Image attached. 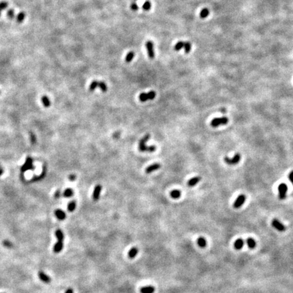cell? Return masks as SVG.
Listing matches in <instances>:
<instances>
[{"instance_id": "cell-1", "label": "cell", "mask_w": 293, "mask_h": 293, "mask_svg": "<svg viewBox=\"0 0 293 293\" xmlns=\"http://www.w3.org/2000/svg\"><path fill=\"white\" fill-rule=\"evenodd\" d=\"M150 138L149 134H146L144 137L140 141L139 145H138V149L141 151H149V152H153L156 151V147L155 146H147L146 142Z\"/></svg>"}, {"instance_id": "cell-2", "label": "cell", "mask_w": 293, "mask_h": 293, "mask_svg": "<svg viewBox=\"0 0 293 293\" xmlns=\"http://www.w3.org/2000/svg\"><path fill=\"white\" fill-rule=\"evenodd\" d=\"M229 122V119L227 117H221V118H214L212 120L211 126L212 127H218V126H221V125H225Z\"/></svg>"}, {"instance_id": "cell-3", "label": "cell", "mask_w": 293, "mask_h": 293, "mask_svg": "<svg viewBox=\"0 0 293 293\" xmlns=\"http://www.w3.org/2000/svg\"><path fill=\"white\" fill-rule=\"evenodd\" d=\"M156 94L154 91H150L149 93H141L139 95V100L141 102H145L148 100H153L156 97Z\"/></svg>"}, {"instance_id": "cell-4", "label": "cell", "mask_w": 293, "mask_h": 293, "mask_svg": "<svg viewBox=\"0 0 293 293\" xmlns=\"http://www.w3.org/2000/svg\"><path fill=\"white\" fill-rule=\"evenodd\" d=\"M241 159V156L239 153H236L232 158H229L228 157H225L224 160L227 164L229 165H235L239 163Z\"/></svg>"}, {"instance_id": "cell-5", "label": "cell", "mask_w": 293, "mask_h": 293, "mask_svg": "<svg viewBox=\"0 0 293 293\" xmlns=\"http://www.w3.org/2000/svg\"><path fill=\"white\" fill-rule=\"evenodd\" d=\"M33 168H34V166H33V159L31 157H28L26 159L25 163L22 166L20 170H21L22 172H25L26 171H27V170H32V169H33Z\"/></svg>"}, {"instance_id": "cell-6", "label": "cell", "mask_w": 293, "mask_h": 293, "mask_svg": "<svg viewBox=\"0 0 293 293\" xmlns=\"http://www.w3.org/2000/svg\"><path fill=\"white\" fill-rule=\"evenodd\" d=\"M288 191V187L286 183H281L278 186L279 198L281 200H284L286 197V193Z\"/></svg>"}, {"instance_id": "cell-7", "label": "cell", "mask_w": 293, "mask_h": 293, "mask_svg": "<svg viewBox=\"0 0 293 293\" xmlns=\"http://www.w3.org/2000/svg\"><path fill=\"white\" fill-rule=\"evenodd\" d=\"M145 46L147 50L148 56L150 58H153L155 56V52H154L153 42L151 41H147L145 43Z\"/></svg>"}, {"instance_id": "cell-8", "label": "cell", "mask_w": 293, "mask_h": 293, "mask_svg": "<svg viewBox=\"0 0 293 293\" xmlns=\"http://www.w3.org/2000/svg\"><path fill=\"white\" fill-rule=\"evenodd\" d=\"M245 201H246V196L244 194H241L237 197V198L235 201L234 204H233V207L235 208H240L244 204Z\"/></svg>"}, {"instance_id": "cell-9", "label": "cell", "mask_w": 293, "mask_h": 293, "mask_svg": "<svg viewBox=\"0 0 293 293\" xmlns=\"http://www.w3.org/2000/svg\"><path fill=\"white\" fill-rule=\"evenodd\" d=\"M272 226L274 227L275 229L278 230L279 231H284L286 230V227L282 224L280 221L278 219H274L271 221Z\"/></svg>"}, {"instance_id": "cell-10", "label": "cell", "mask_w": 293, "mask_h": 293, "mask_svg": "<svg viewBox=\"0 0 293 293\" xmlns=\"http://www.w3.org/2000/svg\"><path fill=\"white\" fill-rule=\"evenodd\" d=\"M101 190H102V187L100 185H97V186L95 187L94 190L93 194H92V198H93V200H94V201H97V200H98V199H99V198H100V192H101Z\"/></svg>"}, {"instance_id": "cell-11", "label": "cell", "mask_w": 293, "mask_h": 293, "mask_svg": "<svg viewBox=\"0 0 293 293\" xmlns=\"http://www.w3.org/2000/svg\"><path fill=\"white\" fill-rule=\"evenodd\" d=\"M160 167H161L160 164H158V163H156V164H152V165L148 166V167L146 168L145 172L147 174L151 173V172H153V171H155V170H158V169H159L160 168Z\"/></svg>"}, {"instance_id": "cell-12", "label": "cell", "mask_w": 293, "mask_h": 293, "mask_svg": "<svg viewBox=\"0 0 293 293\" xmlns=\"http://www.w3.org/2000/svg\"><path fill=\"white\" fill-rule=\"evenodd\" d=\"M54 214L56 215V216L57 217V219L60 221H62V220L65 219L66 218V214L63 210L60 209H58L55 210Z\"/></svg>"}, {"instance_id": "cell-13", "label": "cell", "mask_w": 293, "mask_h": 293, "mask_svg": "<svg viewBox=\"0 0 293 293\" xmlns=\"http://www.w3.org/2000/svg\"><path fill=\"white\" fill-rule=\"evenodd\" d=\"M39 278H40V280H41L42 282H45V283L48 284V283H50V282H51L50 278V277L48 276L47 275H46V274H44V272L39 271Z\"/></svg>"}, {"instance_id": "cell-14", "label": "cell", "mask_w": 293, "mask_h": 293, "mask_svg": "<svg viewBox=\"0 0 293 293\" xmlns=\"http://www.w3.org/2000/svg\"><path fill=\"white\" fill-rule=\"evenodd\" d=\"M62 248H63V242L58 241L57 242L54 244V248H53V251L55 253H58L62 251Z\"/></svg>"}, {"instance_id": "cell-15", "label": "cell", "mask_w": 293, "mask_h": 293, "mask_svg": "<svg viewBox=\"0 0 293 293\" xmlns=\"http://www.w3.org/2000/svg\"><path fill=\"white\" fill-rule=\"evenodd\" d=\"M141 293H153L155 292V288L152 286H147L141 288Z\"/></svg>"}, {"instance_id": "cell-16", "label": "cell", "mask_w": 293, "mask_h": 293, "mask_svg": "<svg viewBox=\"0 0 293 293\" xmlns=\"http://www.w3.org/2000/svg\"><path fill=\"white\" fill-rule=\"evenodd\" d=\"M200 180H201V178H200V177H193V178L191 179L188 181V183H187L188 184V186H189V187H193V186H195V185H197V184L198 183Z\"/></svg>"}, {"instance_id": "cell-17", "label": "cell", "mask_w": 293, "mask_h": 293, "mask_svg": "<svg viewBox=\"0 0 293 293\" xmlns=\"http://www.w3.org/2000/svg\"><path fill=\"white\" fill-rule=\"evenodd\" d=\"M138 250L136 247H133L128 252V257L130 259H134V257H136L138 254Z\"/></svg>"}, {"instance_id": "cell-18", "label": "cell", "mask_w": 293, "mask_h": 293, "mask_svg": "<svg viewBox=\"0 0 293 293\" xmlns=\"http://www.w3.org/2000/svg\"><path fill=\"white\" fill-rule=\"evenodd\" d=\"M244 244V241L242 239L239 238V239H237V240L235 242L234 247L235 248L237 249V250H239V249H241L243 247Z\"/></svg>"}, {"instance_id": "cell-19", "label": "cell", "mask_w": 293, "mask_h": 293, "mask_svg": "<svg viewBox=\"0 0 293 293\" xmlns=\"http://www.w3.org/2000/svg\"><path fill=\"white\" fill-rule=\"evenodd\" d=\"M246 243H247L248 246L251 249H253L254 248H255L256 245H257L256 241L253 238H251V237L248 238L247 240H246Z\"/></svg>"}, {"instance_id": "cell-20", "label": "cell", "mask_w": 293, "mask_h": 293, "mask_svg": "<svg viewBox=\"0 0 293 293\" xmlns=\"http://www.w3.org/2000/svg\"><path fill=\"white\" fill-rule=\"evenodd\" d=\"M41 101H42L43 105L45 107H49L50 106V100L47 96H43L42 98H41Z\"/></svg>"}, {"instance_id": "cell-21", "label": "cell", "mask_w": 293, "mask_h": 293, "mask_svg": "<svg viewBox=\"0 0 293 293\" xmlns=\"http://www.w3.org/2000/svg\"><path fill=\"white\" fill-rule=\"evenodd\" d=\"M180 195H181V193H180V191L178 189L173 190V191H172L170 192V196L172 197V198L174 199L179 198L180 197Z\"/></svg>"}, {"instance_id": "cell-22", "label": "cell", "mask_w": 293, "mask_h": 293, "mask_svg": "<svg viewBox=\"0 0 293 293\" xmlns=\"http://www.w3.org/2000/svg\"><path fill=\"white\" fill-rule=\"evenodd\" d=\"M55 235H56V237H57L58 241L63 242V239H64V234H63V232L61 231V229H57V230L56 231V232H55Z\"/></svg>"}, {"instance_id": "cell-23", "label": "cell", "mask_w": 293, "mask_h": 293, "mask_svg": "<svg viewBox=\"0 0 293 293\" xmlns=\"http://www.w3.org/2000/svg\"><path fill=\"white\" fill-rule=\"evenodd\" d=\"M206 244H207V242L204 237H199L198 239V246H200V247L204 248L205 246H206Z\"/></svg>"}, {"instance_id": "cell-24", "label": "cell", "mask_w": 293, "mask_h": 293, "mask_svg": "<svg viewBox=\"0 0 293 293\" xmlns=\"http://www.w3.org/2000/svg\"><path fill=\"white\" fill-rule=\"evenodd\" d=\"M100 88L103 92H106L107 91V86L104 82H97V88Z\"/></svg>"}, {"instance_id": "cell-25", "label": "cell", "mask_w": 293, "mask_h": 293, "mask_svg": "<svg viewBox=\"0 0 293 293\" xmlns=\"http://www.w3.org/2000/svg\"><path fill=\"white\" fill-rule=\"evenodd\" d=\"M210 14L209 10L208 8H204L201 10L200 13V17L201 18H205L208 17Z\"/></svg>"}, {"instance_id": "cell-26", "label": "cell", "mask_w": 293, "mask_h": 293, "mask_svg": "<svg viewBox=\"0 0 293 293\" xmlns=\"http://www.w3.org/2000/svg\"><path fill=\"white\" fill-rule=\"evenodd\" d=\"M183 48L185 50V53H187V54L191 52V43L188 42V41H185Z\"/></svg>"}, {"instance_id": "cell-27", "label": "cell", "mask_w": 293, "mask_h": 293, "mask_svg": "<svg viewBox=\"0 0 293 293\" xmlns=\"http://www.w3.org/2000/svg\"><path fill=\"white\" fill-rule=\"evenodd\" d=\"M134 57V52H130L128 53V54L126 55V58H125V61L126 62H130L132 61L133 58Z\"/></svg>"}, {"instance_id": "cell-28", "label": "cell", "mask_w": 293, "mask_h": 293, "mask_svg": "<svg viewBox=\"0 0 293 293\" xmlns=\"http://www.w3.org/2000/svg\"><path fill=\"white\" fill-rule=\"evenodd\" d=\"M76 208V201L75 200H73L72 201H71L70 203L68 205V210L69 212H73L75 210Z\"/></svg>"}, {"instance_id": "cell-29", "label": "cell", "mask_w": 293, "mask_h": 293, "mask_svg": "<svg viewBox=\"0 0 293 293\" xmlns=\"http://www.w3.org/2000/svg\"><path fill=\"white\" fill-rule=\"evenodd\" d=\"M73 195V191L70 188L67 189L63 193V195L65 198H70V197H72Z\"/></svg>"}, {"instance_id": "cell-30", "label": "cell", "mask_w": 293, "mask_h": 293, "mask_svg": "<svg viewBox=\"0 0 293 293\" xmlns=\"http://www.w3.org/2000/svg\"><path fill=\"white\" fill-rule=\"evenodd\" d=\"M25 18V12H20V13L18 14V16H17V22H18V23H21L24 20Z\"/></svg>"}, {"instance_id": "cell-31", "label": "cell", "mask_w": 293, "mask_h": 293, "mask_svg": "<svg viewBox=\"0 0 293 293\" xmlns=\"http://www.w3.org/2000/svg\"><path fill=\"white\" fill-rule=\"evenodd\" d=\"M184 43H185V41H179V42L177 43V44L174 46V50L179 51L180 50H181L182 48H183Z\"/></svg>"}, {"instance_id": "cell-32", "label": "cell", "mask_w": 293, "mask_h": 293, "mask_svg": "<svg viewBox=\"0 0 293 293\" xmlns=\"http://www.w3.org/2000/svg\"><path fill=\"white\" fill-rule=\"evenodd\" d=\"M44 170H43V172L42 173H41V174L40 176H39V177H34L33 179H32V181H37V180H41V179H42L44 177H45V175H46V167L44 168Z\"/></svg>"}, {"instance_id": "cell-33", "label": "cell", "mask_w": 293, "mask_h": 293, "mask_svg": "<svg viewBox=\"0 0 293 293\" xmlns=\"http://www.w3.org/2000/svg\"><path fill=\"white\" fill-rule=\"evenodd\" d=\"M151 8V2H149V1L145 2L144 3H143V5H142V9H143L144 10H146V11H148V10H150Z\"/></svg>"}, {"instance_id": "cell-34", "label": "cell", "mask_w": 293, "mask_h": 293, "mask_svg": "<svg viewBox=\"0 0 293 293\" xmlns=\"http://www.w3.org/2000/svg\"><path fill=\"white\" fill-rule=\"evenodd\" d=\"M8 2H2L1 3H0V10L2 11V10L6 9L7 7H8Z\"/></svg>"}, {"instance_id": "cell-35", "label": "cell", "mask_w": 293, "mask_h": 293, "mask_svg": "<svg viewBox=\"0 0 293 293\" xmlns=\"http://www.w3.org/2000/svg\"><path fill=\"white\" fill-rule=\"evenodd\" d=\"M130 8H131L133 11H136V10H138V5L135 3V2H134V3H131V5H130Z\"/></svg>"}, {"instance_id": "cell-36", "label": "cell", "mask_w": 293, "mask_h": 293, "mask_svg": "<svg viewBox=\"0 0 293 293\" xmlns=\"http://www.w3.org/2000/svg\"><path fill=\"white\" fill-rule=\"evenodd\" d=\"M7 14H8V16L9 18H13V17H14V10H13V9H10V10H9L8 11V13H7Z\"/></svg>"}, {"instance_id": "cell-37", "label": "cell", "mask_w": 293, "mask_h": 293, "mask_svg": "<svg viewBox=\"0 0 293 293\" xmlns=\"http://www.w3.org/2000/svg\"><path fill=\"white\" fill-rule=\"evenodd\" d=\"M76 178H77V177H76V174H71V175H69V180H71V181H74V180L76 179Z\"/></svg>"}, {"instance_id": "cell-38", "label": "cell", "mask_w": 293, "mask_h": 293, "mask_svg": "<svg viewBox=\"0 0 293 293\" xmlns=\"http://www.w3.org/2000/svg\"><path fill=\"white\" fill-rule=\"evenodd\" d=\"M60 196H61V191L60 190H57L55 192V193H54V198L56 199H58L60 198Z\"/></svg>"}, {"instance_id": "cell-39", "label": "cell", "mask_w": 293, "mask_h": 293, "mask_svg": "<svg viewBox=\"0 0 293 293\" xmlns=\"http://www.w3.org/2000/svg\"><path fill=\"white\" fill-rule=\"evenodd\" d=\"M31 141L33 144H35L36 142V138L33 134H31Z\"/></svg>"}, {"instance_id": "cell-40", "label": "cell", "mask_w": 293, "mask_h": 293, "mask_svg": "<svg viewBox=\"0 0 293 293\" xmlns=\"http://www.w3.org/2000/svg\"><path fill=\"white\" fill-rule=\"evenodd\" d=\"M288 178H289V180H290V181L291 182L293 185V171L290 172L289 175H288Z\"/></svg>"}, {"instance_id": "cell-41", "label": "cell", "mask_w": 293, "mask_h": 293, "mask_svg": "<svg viewBox=\"0 0 293 293\" xmlns=\"http://www.w3.org/2000/svg\"><path fill=\"white\" fill-rule=\"evenodd\" d=\"M3 245L5 246H7V247H11L12 246V244L10 242H8V241H4L3 242Z\"/></svg>"}, {"instance_id": "cell-42", "label": "cell", "mask_w": 293, "mask_h": 293, "mask_svg": "<svg viewBox=\"0 0 293 293\" xmlns=\"http://www.w3.org/2000/svg\"><path fill=\"white\" fill-rule=\"evenodd\" d=\"M65 293H73V289H71V288H69V289H67V290H66Z\"/></svg>"}, {"instance_id": "cell-43", "label": "cell", "mask_w": 293, "mask_h": 293, "mask_svg": "<svg viewBox=\"0 0 293 293\" xmlns=\"http://www.w3.org/2000/svg\"><path fill=\"white\" fill-rule=\"evenodd\" d=\"M2 174H3V170L0 168V176L2 175Z\"/></svg>"}, {"instance_id": "cell-44", "label": "cell", "mask_w": 293, "mask_h": 293, "mask_svg": "<svg viewBox=\"0 0 293 293\" xmlns=\"http://www.w3.org/2000/svg\"><path fill=\"white\" fill-rule=\"evenodd\" d=\"M0 15H1V10H0Z\"/></svg>"}, {"instance_id": "cell-45", "label": "cell", "mask_w": 293, "mask_h": 293, "mask_svg": "<svg viewBox=\"0 0 293 293\" xmlns=\"http://www.w3.org/2000/svg\"></svg>"}]
</instances>
